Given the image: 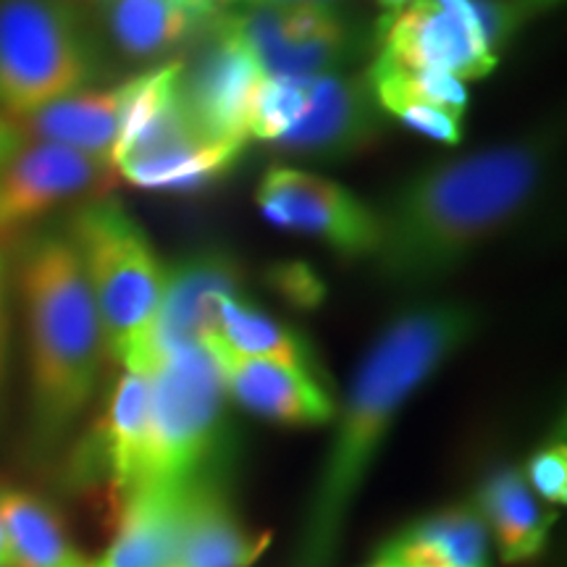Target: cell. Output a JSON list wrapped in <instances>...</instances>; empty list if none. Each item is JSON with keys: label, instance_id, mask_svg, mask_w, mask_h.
<instances>
[{"label": "cell", "instance_id": "1", "mask_svg": "<svg viewBox=\"0 0 567 567\" xmlns=\"http://www.w3.org/2000/svg\"><path fill=\"white\" fill-rule=\"evenodd\" d=\"M478 310L465 302H423L384 326L337 405L297 542L292 567H331L350 528L352 509L408 402L476 337Z\"/></svg>", "mask_w": 567, "mask_h": 567}, {"label": "cell", "instance_id": "2", "mask_svg": "<svg viewBox=\"0 0 567 567\" xmlns=\"http://www.w3.org/2000/svg\"><path fill=\"white\" fill-rule=\"evenodd\" d=\"M555 151L557 132L536 130L408 179L375 210L381 279L415 289L455 274L534 210Z\"/></svg>", "mask_w": 567, "mask_h": 567}, {"label": "cell", "instance_id": "3", "mask_svg": "<svg viewBox=\"0 0 567 567\" xmlns=\"http://www.w3.org/2000/svg\"><path fill=\"white\" fill-rule=\"evenodd\" d=\"M17 287L27 326L32 434L40 450H53L95 396L105 363L101 318L66 234L40 231L21 245Z\"/></svg>", "mask_w": 567, "mask_h": 567}, {"label": "cell", "instance_id": "4", "mask_svg": "<svg viewBox=\"0 0 567 567\" xmlns=\"http://www.w3.org/2000/svg\"><path fill=\"white\" fill-rule=\"evenodd\" d=\"M66 237L101 318L105 363L153 371V331L168 266L151 237L111 195L76 205Z\"/></svg>", "mask_w": 567, "mask_h": 567}, {"label": "cell", "instance_id": "5", "mask_svg": "<svg viewBox=\"0 0 567 567\" xmlns=\"http://www.w3.org/2000/svg\"><path fill=\"white\" fill-rule=\"evenodd\" d=\"M103 53L80 0H0V105L21 116L95 87Z\"/></svg>", "mask_w": 567, "mask_h": 567}, {"label": "cell", "instance_id": "6", "mask_svg": "<svg viewBox=\"0 0 567 567\" xmlns=\"http://www.w3.org/2000/svg\"><path fill=\"white\" fill-rule=\"evenodd\" d=\"M226 394L203 344L166 352L151 371V413L134 486H193L224 450ZM132 486V488H134Z\"/></svg>", "mask_w": 567, "mask_h": 567}, {"label": "cell", "instance_id": "7", "mask_svg": "<svg viewBox=\"0 0 567 567\" xmlns=\"http://www.w3.org/2000/svg\"><path fill=\"white\" fill-rule=\"evenodd\" d=\"M226 21L266 76L337 74L358 53L354 30L329 3H258L250 11L226 13Z\"/></svg>", "mask_w": 567, "mask_h": 567}, {"label": "cell", "instance_id": "8", "mask_svg": "<svg viewBox=\"0 0 567 567\" xmlns=\"http://www.w3.org/2000/svg\"><path fill=\"white\" fill-rule=\"evenodd\" d=\"M255 203L268 224L321 239L342 258H365L379 247V213L313 172L271 163L255 189Z\"/></svg>", "mask_w": 567, "mask_h": 567}, {"label": "cell", "instance_id": "9", "mask_svg": "<svg viewBox=\"0 0 567 567\" xmlns=\"http://www.w3.org/2000/svg\"><path fill=\"white\" fill-rule=\"evenodd\" d=\"M113 179L116 172L109 161L51 142L21 140L0 163V245L55 208L105 197Z\"/></svg>", "mask_w": 567, "mask_h": 567}, {"label": "cell", "instance_id": "10", "mask_svg": "<svg viewBox=\"0 0 567 567\" xmlns=\"http://www.w3.org/2000/svg\"><path fill=\"white\" fill-rule=\"evenodd\" d=\"M182 59L179 87L189 116L208 142H247V116L264 71L250 48L234 34L226 11Z\"/></svg>", "mask_w": 567, "mask_h": 567}, {"label": "cell", "instance_id": "11", "mask_svg": "<svg viewBox=\"0 0 567 567\" xmlns=\"http://www.w3.org/2000/svg\"><path fill=\"white\" fill-rule=\"evenodd\" d=\"M381 109L365 74H323L305 80L297 122L271 145L289 158L342 163L371 151L384 134Z\"/></svg>", "mask_w": 567, "mask_h": 567}, {"label": "cell", "instance_id": "12", "mask_svg": "<svg viewBox=\"0 0 567 567\" xmlns=\"http://www.w3.org/2000/svg\"><path fill=\"white\" fill-rule=\"evenodd\" d=\"M379 59L405 69L444 71L460 82L484 80L496 69V55L481 40L467 0H410L379 24Z\"/></svg>", "mask_w": 567, "mask_h": 567}, {"label": "cell", "instance_id": "13", "mask_svg": "<svg viewBox=\"0 0 567 567\" xmlns=\"http://www.w3.org/2000/svg\"><path fill=\"white\" fill-rule=\"evenodd\" d=\"M218 379H221L226 400L237 402L247 413L264 421L289 425V429H316L334 421L337 402L326 392L321 375L297 371V368L271 363V360L247 358L234 352L221 337H200Z\"/></svg>", "mask_w": 567, "mask_h": 567}, {"label": "cell", "instance_id": "14", "mask_svg": "<svg viewBox=\"0 0 567 567\" xmlns=\"http://www.w3.org/2000/svg\"><path fill=\"white\" fill-rule=\"evenodd\" d=\"M245 268L224 250H203L166 268V289L153 331V368L166 352L197 344L216 329V300L243 295Z\"/></svg>", "mask_w": 567, "mask_h": 567}, {"label": "cell", "instance_id": "15", "mask_svg": "<svg viewBox=\"0 0 567 567\" xmlns=\"http://www.w3.org/2000/svg\"><path fill=\"white\" fill-rule=\"evenodd\" d=\"M224 0H103L101 27L124 61H155L193 48Z\"/></svg>", "mask_w": 567, "mask_h": 567}, {"label": "cell", "instance_id": "16", "mask_svg": "<svg viewBox=\"0 0 567 567\" xmlns=\"http://www.w3.org/2000/svg\"><path fill=\"white\" fill-rule=\"evenodd\" d=\"M271 530L247 526L221 481L208 476L189 492L187 517L166 567H255L271 549Z\"/></svg>", "mask_w": 567, "mask_h": 567}, {"label": "cell", "instance_id": "17", "mask_svg": "<svg viewBox=\"0 0 567 567\" xmlns=\"http://www.w3.org/2000/svg\"><path fill=\"white\" fill-rule=\"evenodd\" d=\"M193 486H134L118 496L116 528L101 555L92 557V567H166Z\"/></svg>", "mask_w": 567, "mask_h": 567}, {"label": "cell", "instance_id": "18", "mask_svg": "<svg viewBox=\"0 0 567 567\" xmlns=\"http://www.w3.org/2000/svg\"><path fill=\"white\" fill-rule=\"evenodd\" d=\"M471 505L484 520L496 559L507 567L536 563L549 547L557 509L544 505L520 476V467H496L481 481Z\"/></svg>", "mask_w": 567, "mask_h": 567}, {"label": "cell", "instance_id": "19", "mask_svg": "<svg viewBox=\"0 0 567 567\" xmlns=\"http://www.w3.org/2000/svg\"><path fill=\"white\" fill-rule=\"evenodd\" d=\"M126 90V80L113 87L80 90L30 113L11 116V124L21 140L51 142L111 163V151L122 130Z\"/></svg>", "mask_w": 567, "mask_h": 567}, {"label": "cell", "instance_id": "20", "mask_svg": "<svg viewBox=\"0 0 567 567\" xmlns=\"http://www.w3.org/2000/svg\"><path fill=\"white\" fill-rule=\"evenodd\" d=\"M379 557L405 567H492L494 549L471 502L439 507L381 544Z\"/></svg>", "mask_w": 567, "mask_h": 567}, {"label": "cell", "instance_id": "21", "mask_svg": "<svg viewBox=\"0 0 567 567\" xmlns=\"http://www.w3.org/2000/svg\"><path fill=\"white\" fill-rule=\"evenodd\" d=\"M0 520L13 567H92L51 502L17 486H0Z\"/></svg>", "mask_w": 567, "mask_h": 567}, {"label": "cell", "instance_id": "22", "mask_svg": "<svg viewBox=\"0 0 567 567\" xmlns=\"http://www.w3.org/2000/svg\"><path fill=\"white\" fill-rule=\"evenodd\" d=\"M151 413V371H122L101 425L103 465L118 496L137 484Z\"/></svg>", "mask_w": 567, "mask_h": 567}, {"label": "cell", "instance_id": "23", "mask_svg": "<svg viewBox=\"0 0 567 567\" xmlns=\"http://www.w3.org/2000/svg\"><path fill=\"white\" fill-rule=\"evenodd\" d=\"M213 334L221 337L234 352L247 354V358L271 360V363L318 375L313 354H310L305 339L295 329L268 316L266 310H260L258 305L245 300L243 295L218 297Z\"/></svg>", "mask_w": 567, "mask_h": 567}, {"label": "cell", "instance_id": "24", "mask_svg": "<svg viewBox=\"0 0 567 567\" xmlns=\"http://www.w3.org/2000/svg\"><path fill=\"white\" fill-rule=\"evenodd\" d=\"M247 142H203L184 151L153 155L116 168L118 176L142 189L161 193H197L229 176L243 158Z\"/></svg>", "mask_w": 567, "mask_h": 567}, {"label": "cell", "instance_id": "25", "mask_svg": "<svg viewBox=\"0 0 567 567\" xmlns=\"http://www.w3.org/2000/svg\"><path fill=\"white\" fill-rule=\"evenodd\" d=\"M365 82L381 113H392L394 118L410 109H436L465 118L467 103H471L465 84L455 76L444 71L396 66L379 55L368 66Z\"/></svg>", "mask_w": 567, "mask_h": 567}, {"label": "cell", "instance_id": "26", "mask_svg": "<svg viewBox=\"0 0 567 567\" xmlns=\"http://www.w3.org/2000/svg\"><path fill=\"white\" fill-rule=\"evenodd\" d=\"M305 105V80L264 76L255 90L247 116V134L260 142H276L297 122Z\"/></svg>", "mask_w": 567, "mask_h": 567}, {"label": "cell", "instance_id": "27", "mask_svg": "<svg viewBox=\"0 0 567 567\" xmlns=\"http://www.w3.org/2000/svg\"><path fill=\"white\" fill-rule=\"evenodd\" d=\"M526 481L544 505L557 509L567 502V444L565 436H551L530 452L520 467Z\"/></svg>", "mask_w": 567, "mask_h": 567}, {"label": "cell", "instance_id": "28", "mask_svg": "<svg viewBox=\"0 0 567 567\" xmlns=\"http://www.w3.org/2000/svg\"><path fill=\"white\" fill-rule=\"evenodd\" d=\"M467 11L476 21L481 40L496 59H499L502 48L515 38V32L526 24L513 0H467Z\"/></svg>", "mask_w": 567, "mask_h": 567}, {"label": "cell", "instance_id": "29", "mask_svg": "<svg viewBox=\"0 0 567 567\" xmlns=\"http://www.w3.org/2000/svg\"><path fill=\"white\" fill-rule=\"evenodd\" d=\"M268 284L297 308H316L326 295L323 281L305 264H276L268 271Z\"/></svg>", "mask_w": 567, "mask_h": 567}, {"label": "cell", "instance_id": "30", "mask_svg": "<svg viewBox=\"0 0 567 567\" xmlns=\"http://www.w3.org/2000/svg\"><path fill=\"white\" fill-rule=\"evenodd\" d=\"M11 360V305H9V258L0 247V402H3L6 381H9Z\"/></svg>", "mask_w": 567, "mask_h": 567}, {"label": "cell", "instance_id": "31", "mask_svg": "<svg viewBox=\"0 0 567 567\" xmlns=\"http://www.w3.org/2000/svg\"><path fill=\"white\" fill-rule=\"evenodd\" d=\"M21 145V137L17 126L11 124V118L6 113H0V163H3L9 155Z\"/></svg>", "mask_w": 567, "mask_h": 567}, {"label": "cell", "instance_id": "32", "mask_svg": "<svg viewBox=\"0 0 567 567\" xmlns=\"http://www.w3.org/2000/svg\"><path fill=\"white\" fill-rule=\"evenodd\" d=\"M513 3H515L517 13H520V19L528 21V19L538 17V13L551 11L557 3H563V0H513Z\"/></svg>", "mask_w": 567, "mask_h": 567}, {"label": "cell", "instance_id": "33", "mask_svg": "<svg viewBox=\"0 0 567 567\" xmlns=\"http://www.w3.org/2000/svg\"><path fill=\"white\" fill-rule=\"evenodd\" d=\"M0 567H13V565H11V551H9V542H6L3 520H0Z\"/></svg>", "mask_w": 567, "mask_h": 567}, {"label": "cell", "instance_id": "34", "mask_svg": "<svg viewBox=\"0 0 567 567\" xmlns=\"http://www.w3.org/2000/svg\"><path fill=\"white\" fill-rule=\"evenodd\" d=\"M381 3V9H384L386 13H394V11H400L402 6H408L410 0H379Z\"/></svg>", "mask_w": 567, "mask_h": 567}, {"label": "cell", "instance_id": "35", "mask_svg": "<svg viewBox=\"0 0 567 567\" xmlns=\"http://www.w3.org/2000/svg\"><path fill=\"white\" fill-rule=\"evenodd\" d=\"M365 567H405V565L394 563V559H386V557H379V555H373V559H371V563H368Z\"/></svg>", "mask_w": 567, "mask_h": 567}, {"label": "cell", "instance_id": "36", "mask_svg": "<svg viewBox=\"0 0 567 567\" xmlns=\"http://www.w3.org/2000/svg\"><path fill=\"white\" fill-rule=\"evenodd\" d=\"M271 3H329V0H271Z\"/></svg>", "mask_w": 567, "mask_h": 567}, {"label": "cell", "instance_id": "37", "mask_svg": "<svg viewBox=\"0 0 567 567\" xmlns=\"http://www.w3.org/2000/svg\"><path fill=\"white\" fill-rule=\"evenodd\" d=\"M252 3H271V0H252Z\"/></svg>", "mask_w": 567, "mask_h": 567}]
</instances>
